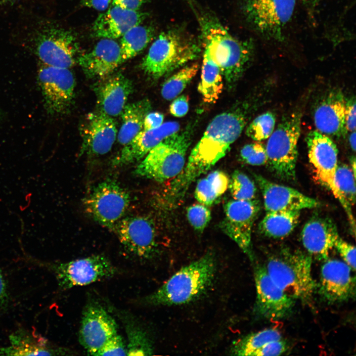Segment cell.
Segmentation results:
<instances>
[{
  "mask_svg": "<svg viewBox=\"0 0 356 356\" xmlns=\"http://www.w3.org/2000/svg\"><path fill=\"white\" fill-rule=\"evenodd\" d=\"M246 124V117L241 111L223 112L211 121L183 170L170 183L168 203L174 206L183 199L192 183L226 155Z\"/></svg>",
  "mask_w": 356,
  "mask_h": 356,
  "instance_id": "obj_1",
  "label": "cell"
},
{
  "mask_svg": "<svg viewBox=\"0 0 356 356\" xmlns=\"http://www.w3.org/2000/svg\"><path fill=\"white\" fill-rule=\"evenodd\" d=\"M204 50L219 66L229 85L241 77L252 59L253 44L234 38L221 22L209 14L198 19Z\"/></svg>",
  "mask_w": 356,
  "mask_h": 356,
  "instance_id": "obj_2",
  "label": "cell"
},
{
  "mask_svg": "<svg viewBox=\"0 0 356 356\" xmlns=\"http://www.w3.org/2000/svg\"><path fill=\"white\" fill-rule=\"evenodd\" d=\"M217 263L213 253L208 252L183 267L143 302L153 306H171L189 303L206 292L212 284Z\"/></svg>",
  "mask_w": 356,
  "mask_h": 356,
  "instance_id": "obj_3",
  "label": "cell"
},
{
  "mask_svg": "<svg viewBox=\"0 0 356 356\" xmlns=\"http://www.w3.org/2000/svg\"><path fill=\"white\" fill-rule=\"evenodd\" d=\"M200 51L195 40L180 29L172 28L159 35L141 66L148 75L158 79L196 58Z\"/></svg>",
  "mask_w": 356,
  "mask_h": 356,
  "instance_id": "obj_4",
  "label": "cell"
},
{
  "mask_svg": "<svg viewBox=\"0 0 356 356\" xmlns=\"http://www.w3.org/2000/svg\"><path fill=\"white\" fill-rule=\"evenodd\" d=\"M312 264L310 254L284 250L270 256L265 267L273 281L286 294L309 304L316 288Z\"/></svg>",
  "mask_w": 356,
  "mask_h": 356,
  "instance_id": "obj_5",
  "label": "cell"
},
{
  "mask_svg": "<svg viewBox=\"0 0 356 356\" xmlns=\"http://www.w3.org/2000/svg\"><path fill=\"white\" fill-rule=\"evenodd\" d=\"M296 0H243L247 22L266 42L284 44L293 22Z\"/></svg>",
  "mask_w": 356,
  "mask_h": 356,
  "instance_id": "obj_6",
  "label": "cell"
},
{
  "mask_svg": "<svg viewBox=\"0 0 356 356\" xmlns=\"http://www.w3.org/2000/svg\"><path fill=\"white\" fill-rule=\"evenodd\" d=\"M302 117L301 111L297 110L285 115L265 146L267 162L273 172L284 179L295 178Z\"/></svg>",
  "mask_w": 356,
  "mask_h": 356,
  "instance_id": "obj_7",
  "label": "cell"
},
{
  "mask_svg": "<svg viewBox=\"0 0 356 356\" xmlns=\"http://www.w3.org/2000/svg\"><path fill=\"white\" fill-rule=\"evenodd\" d=\"M190 143V134L186 132L168 136L145 156L134 174L158 182L175 178L185 166Z\"/></svg>",
  "mask_w": 356,
  "mask_h": 356,
  "instance_id": "obj_8",
  "label": "cell"
},
{
  "mask_svg": "<svg viewBox=\"0 0 356 356\" xmlns=\"http://www.w3.org/2000/svg\"><path fill=\"white\" fill-rule=\"evenodd\" d=\"M130 202L127 191L116 180L107 179L93 187L83 203L89 217L112 230L124 217Z\"/></svg>",
  "mask_w": 356,
  "mask_h": 356,
  "instance_id": "obj_9",
  "label": "cell"
},
{
  "mask_svg": "<svg viewBox=\"0 0 356 356\" xmlns=\"http://www.w3.org/2000/svg\"><path fill=\"white\" fill-rule=\"evenodd\" d=\"M306 141L309 161L317 179L339 200L349 221H353L352 206L345 200L335 184V175L338 165V149L336 144L330 137L316 130L308 134Z\"/></svg>",
  "mask_w": 356,
  "mask_h": 356,
  "instance_id": "obj_10",
  "label": "cell"
},
{
  "mask_svg": "<svg viewBox=\"0 0 356 356\" xmlns=\"http://www.w3.org/2000/svg\"><path fill=\"white\" fill-rule=\"evenodd\" d=\"M34 44L41 63L47 66L69 69L80 55L77 38L71 31L62 28H43L37 33Z\"/></svg>",
  "mask_w": 356,
  "mask_h": 356,
  "instance_id": "obj_11",
  "label": "cell"
},
{
  "mask_svg": "<svg viewBox=\"0 0 356 356\" xmlns=\"http://www.w3.org/2000/svg\"><path fill=\"white\" fill-rule=\"evenodd\" d=\"M38 81L47 113L59 115L67 112L74 99L76 85L74 75L69 69L41 63Z\"/></svg>",
  "mask_w": 356,
  "mask_h": 356,
  "instance_id": "obj_12",
  "label": "cell"
},
{
  "mask_svg": "<svg viewBox=\"0 0 356 356\" xmlns=\"http://www.w3.org/2000/svg\"><path fill=\"white\" fill-rule=\"evenodd\" d=\"M256 199H231L224 206V216L220 226L222 231L231 239L251 262L254 260L252 244V230L260 211Z\"/></svg>",
  "mask_w": 356,
  "mask_h": 356,
  "instance_id": "obj_13",
  "label": "cell"
},
{
  "mask_svg": "<svg viewBox=\"0 0 356 356\" xmlns=\"http://www.w3.org/2000/svg\"><path fill=\"white\" fill-rule=\"evenodd\" d=\"M59 287L68 289L84 286L114 276L118 270L110 260L102 255L59 264L54 268Z\"/></svg>",
  "mask_w": 356,
  "mask_h": 356,
  "instance_id": "obj_14",
  "label": "cell"
},
{
  "mask_svg": "<svg viewBox=\"0 0 356 356\" xmlns=\"http://www.w3.org/2000/svg\"><path fill=\"white\" fill-rule=\"evenodd\" d=\"M346 99L341 89L330 87L316 96L312 116L316 131L329 137L339 138L347 131L345 126Z\"/></svg>",
  "mask_w": 356,
  "mask_h": 356,
  "instance_id": "obj_15",
  "label": "cell"
},
{
  "mask_svg": "<svg viewBox=\"0 0 356 356\" xmlns=\"http://www.w3.org/2000/svg\"><path fill=\"white\" fill-rule=\"evenodd\" d=\"M112 230L125 248L134 256L148 259L155 254L156 232L148 218L135 216L122 218Z\"/></svg>",
  "mask_w": 356,
  "mask_h": 356,
  "instance_id": "obj_16",
  "label": "cell"
},
{
  "mask_svg": "<svg viewBox=\"0 0 356 356\" xmlns=\"http://www.w3.org/2000/svg\"><path fill=\"white\" fill-rule=\"evenodd\" d=\"M254 275L256 290L255 312L261 317L272 320L288 315L294 306V300L275 284L265 266L256 265Z\"/></svg>",
  "mask_w": 356,
  "mask_h": 356,
  "instance_id": "obj_17",
  "label": "cell"
},
{
  "mask_svg": "<svg viewBox=\"0 0 356 356\" xmlns=\"http://www.w3.org/2000/svg\"><path fill=\"white\" fill-rule=\"evenodd\" d=\"M117 333L115 320L100 304L93 301L86 305L82 313L79 340L89 355L94 356Z\"/></svg>",
  "mask_w": 356,
  "mask_h": 356,
  "instance_id": "obj_18",
  "label": "cell"
},
{
  "mask_svg": "<svg viewBox=\"0 0 356 356\" xmlns=\"http://www.w3.org/2000/svg\"><path fill=\"white\" fill-rule=\"evenodd\" d=\"M80 132L82 138L80 155H104L111 150L117 136L115 121L100 111L87 115Z\"/></svg>",
  "mask_w": 356,
  "mask_h": 356,
  "instance_id": "obj_19",
  "label": "cell"
},
{
  "mask_svg": "<svg viewBox=\"0 0 356 356\" xmlns=\"http://www.w3.org/2000/svg\"><path fill=\"white\" fill-rule=\"evenodd\" d=\"M321 268L319 292L331 303H340L355 298V277L352 268L344 262L326 260Z\"/></svg>",
  "mask_w": 356,
  "mask_h": 356,
  "instance_id": "obj_20",
  "label": "cell"
},
{
  "mask_svg": "<svg viewBox=\"0 0 356 356\" xmlns=\"http://www.w3.org/2000/svg\"><path fill=\"white\" fill-rule=\"evenodd\" d=\"M256 180L261 189L266 212L301 211L318 206V202L293 188L274 183L259 175Z\"/></svg>",
  "mask_w": 356,
  "mask_h": 356,
  "instance_id": "obj_21",
  "label": "cell"
},
{
  "mask_svg": "<svg viewBox=\"0 0 356 356\" xmlns=\"http://www.w3.org/2000/svg\"><path fill=\"white\" fill-rule=\"evenodd\" d=\"M77 62L88 78H105L123 63L120 44L113 39H101L90 51L80 55Z\"/></svg>",
  "mask_w": 356,
  "mask_h": 356,
  "instance_id": "obj_22",
  "label": "cell"
},
{
  "mask_svg": "<svg viewBox=\"0 0 356 356\" xmlns=\"http://www.w3.org/2000/svg\"><path fill=\"white\" fill-rule=\"evenodd\" d=\"M303 245L311 256L318 260L328 259L339 237L337 226L327 217L315 216L305 224L301 232Z\"/></svg>",
  "mask_w": 356,
  "mask_h": 356,
  "instance_id": "obj_23",
  "label": "cell"
},
{
  "mask_svg": "<svg viewBox=\"0 0 356 356\" xmlns=\"http://www.w3.org/2000/svg\"><path fill=\"white\" fill-rule=\"evenodd\" d=\"M179 124L170 121L149 130H142L114 159V166H122L142 159L154 147L168 136L178 132Z\"/></svg>",
  "mask_w": 356,
  "mask_h": 356,
  "instance_id": "obj_24",
  "label": "cell"
},
{
  "mask_svg": "<svg viewBox=\"0 0 356 356\" xmlns=\"http://www.w3.org/2000/svg\"><path fill=\"white\" fill-rule=\"evenodd\" d=\"M112 5L94 22L91 31L94 37L113 40L121 37L132 27L140 24L147 16L146 13L138 10Z\"/></svg>",
  "mask_w": 356,
  "mask_h": 356,
  "instance_id": "obj_25",
  "label": "cell"
},
{
  "mask_svg": "<svg viewBox=\"0 0 356 356\" xmlns=\"http://www.w3.org/2000/svg\"><path fill=\"white\" fill-rule=\"evenodd\" d=\"M103 79L94 88L99 111L112 117L118 116L133 91V83L120 73Z\"/></svg>",
  "mask_w": 356,
  "mask_h": 356,
  "instance_id": "obj_26",
  "label": "cell"
},
{
  "mask_svg": "<svg viewBox=\"0 0 356 356\" xmlns=\"http://www.w3.org/2000/svg\"><path fill=\"white\" fill-rule=\"evenodd\" d=\"M151 108L147 99L126 105L121 114L122 122L117 136L119 143L128 144L143 130L145 117Z\"/></svg>",
  "mask_w": 356,
  "mask_h": 356,
  "instance_id": "obj_27",
  "label": "cell"
},
{
  "mask_svg": "<svg viewBox=\"0 0 356 356\" xmlns=\"http://www.w3.org/2000/svg\"><path fill=\"white\" fill-rule=\"evenodd\" d=\"M223 75L219 66L204 50L198 90L205 102H216L223 87Z\"/></svg>",
  "mask_w": 356,
  "mask_h": 356,
  "instance_id": "obj_28",
  "label": "cell"
},
{
  "mask_svg": "<svg viewBox=\"0 0 356 356\" xmlns=\"http://www.w3.org/2000/svg\"><path fill=\"white\" fill-rule=\"evenodd\" d=\"M300 211H279L266 212L260 222L259 230L265 235L280 238L289 235L296 226Z\"/></svg>",
  "mask_w": 356,
  "mask_h": 356,
  "instance_id": "obj_29",
  "label": "cell"
},
{
  "mask_svg": "<svg viewBox=\"0 0 356 356\" xmlns=\"http://www.w3.org/2000/svg\"><path fill=\"white\" fill-rule=\"evenodd\" d=\"M229 178L224 172L216 170L197 182L194 197L199 203L210 206L217 203L228 187Z\"/></svg>",
  "mask_w": 356,
  "mask_h": 356,
  "instance_id": "obj_30",
  "label": "cell"
},
{
  "mask_svg": "<svg viewBox=\"0 0 356 356\" xmlns=\"http://www.w3.org/2000/svg\"><path fill=\"white\" fill-rule=\"evenodd\" d=\"M154 34L153 27L140 24L126 32L121 37L119 44L122 62L132 59L143 50L153 39Z\"/></svg>",
  "mask_w": 356,
  "mask_h": 356,
  "instance_id": "obj_31",
  "label": "cell"
},
{
  "mask_svg": "<svg viewBox=\"0 0 356 356\" xmlns=\"http://www.w3.org/2000/svg\"><path fill=\"white\" fill-rule=\"evenodd\" d=\"M122 316L128 337L127 356L152 355L154 351L153 344L145 329L130 316Z\"/></svg>",
  "mask_w": 356,
  "mask_h": 356,
  "instance_id": "obj_32",
  "label": "cell"
},
{
  "mask_svg": "<svg viewBox=\"0 0 356 356\" xmlns=\"http://www.w3.org/2000/svg\"><path fill=\"white\" fill-rule=\"evenodd\" d=\"M282 339L280 332L276 329L268 328L252 333L234 342L230 353L232 355L252 356V354L270 341Z\"/></svg>",
  "mask_w": 356,
  "mask_h": 356,
  "instance_id": "obj_33",
  "label": "cell"
},
{
  "mask_svg": "<svg viewBox=\"0 0 356 356\" xmlns=\"http://www.w3.org/2000/svg\"><path fill=\"white\" fill-rule=\"evenodd\" d=\"M198 69V64L193 63L186 65L171 76L162 85V97L168 100L177 97L196 75Z\"/></svg>",
  "mask_w": 356,
  "mask_h": 356,
  "instance_id": "obj_34",
  "label": "cell"
},
{
  "mask_svg": "<svg viewBox=\"0 0 356 356\" xmlns=\"http://www.w3.org/2000/svg\"><path fill=\"white\" fill-rule=\"evenodd\" d=\"M11 346L1 350L4 355L12 356H50L65 352L59 350H54L45 346L44 343H38L31 341L30 339L24 338L19 336L11 337Z\"/></svg>",
  "mask_w": 356,
  "mask_h": 356,
  "instance_id": "obj_35",
  "label": "cell"
},
{
  "mask_svg": "<svg viewBox=\"0 0 356 356\" xmlns=\"http://www.w3.org/2000/svg\"><path fill=\"white\" fill-rule=\"evenodd\" d=\"M228 188L233 199L251 200L255 198V183L244 173L235 170L229 178Z\"/></svg>",
  "mask_w": 356,
  "mask_h": 356,
  "instance_id": "obj_36",
  "label": "cell"
},
{
  "mask_svg": "<svg viewBox=\"0 0 356 356\" xmlns=\"http://www.w3.org/2000/svg\"><path fill=\"white\" fill-rule=\"evenodd\" d=\"M276 117L271 112H266L256 117L246 130V135L255 141L267 139L273 132Z\"/></svg>",
  "mask_w": 356,
  "mask_h": 356,
  "instance_id": "obj_37",
  "label": "cell"
},
{
  "mask_svg": "<svg viewBox=\"0 0 356 356\" xmlns=\"http://www.w3.org/2000/svg\"><path fill=\"white\" fill-rule=\"evenodd\" d=\"M356 176L351 167L338 165L335 175V184L345 200L351 206L356 202Z\"/></svg>",
  "mask_w": 356,
  "mask_h": 356,
  "instance_id": "obj_38",
  "label": "cell"
},
{
  "mask_svg": "<svg viewBox=\"0 0 356 356\" xmlns=\"http://www.w3.org/2000/svg\"><path fill=\"white\" fill-rule=\"evenodd\" d=\"M186 216L192 227L201 232L211 221V212L208 206L200 203H196L187 208Z\"/></svg>",
  "mask_w": 356,
  "mask_h": 356,
  "instance_id": "obj_39",
  "label": "cell"
},
{
  "mask_svg": "<svg viewBox=\"0 0 356 356\" xmlns=\"http://www.w3.org/2000/svg\"><path fill=\"white\" fill-rule=\"evenodd\" d=\"M240 155L246 163L252 166H261L267 161L266 146L260 141L245 145L241 149Z\"/></svg>",
  "mask_w": 356,
  "mask_h": 356,
  "instance_id": "obj_40",
  "label": "cell"
},
{
  "mask_svg": "<svg viewBox=\"0 0 356 356\" xmlns=\"http://www.w3.org/2000/svg\"><path fill=\"white\" fill-rule=\"evenodd\" d=\"M127 346L118 333L109 339L94 356H126Z\"/></svg>",
  "mask_w": 356,
  "mask_h": 356,
  "instance_id": "obj_41",
  "label": "cell"
},
{
  "mask_svg": "<svg viewBox=\"0 0 356 356\" xmlns=\"http://www.w3.org/2000/svg\"><path fill=\"white\" fill-rule=\"evenodd\" d=\"M334 248L336 249L340 256L352 269H356V248L355 246L345 241L340 237L336 241Z\"/></svg>",
  "mask_w": 356,
  "mask_h": 356,
  "instance_id": "obj_42",
  "label": "cell"
},
{
  "mask_svg": "<svg viewBox=\"0 0 356 356\" xmlns=\"http://www.w3.org/2000/svg\"><path fill=\"white\" fill-rule=\"evenodd\" d=\"M286 342L282 339L270 341L254 352L252 356H279L287 350Z\"/></svg>",
  "mask_w": 356,
  "mask_h": 356,
  "instance_id": "obj_43",
  "label": "cell"
},
{
  "mask_svg": "<svg viewBox=\"0 0 356 356\" xmlns=\"http://www.w3.org/2000/svg\"><path fill=\"white\" fill-rule=\"evenodd\" d=\"M345 126L347 132L356 131V99L354 96L346 99Z\"/></svg>",
  "mask_w": 356,
  "mask_h": 356,
  "instance_id": "obj_44",
  "label": "cell"
},
{
  "mask_svg": "<svg viewBox=\"0 0 356 356\" xmlns=\"http://www.w3.org/2000/svg\"><path fill=\"white\" fill-rule=\"evenodd\" d=\"M188 98L186 95L177 97L170 106V113L176 117L184 116L188 112Z\"/></svg>",
  "mask_w": 356,
  "mask_h": 356,
  "instance_id": "obj_45",
  "label": "cell"
},
{
  "mask_svg": "<svg viewBox=\"0 0 356 356\" xmlns=\"http://www.w3.org/2000/svg\"><path fill=\"white\" fill-rule=\"evenodd\" d=\"M164 120V115L158 112H149L145 117L143 130H149L160 126Z\"/></svg>",
  "mask_w": 356,
  "mask_h": 356,
  "instance_id": "obj_46",
  "label": "cell"
},
{
  "mask_svg": "<svg viewBox=\"0 0 356 356\" xmlns=\"http://www.w3.org/2000/svg\"><path fill=\"white\" fill-rule=\"evenodd\" d=\"M149 0H112V5L126 9L138 10L142 5Z\"/></svg>",
  "mask_w": 356,
  "mask_h": 356,
  "instance_id": "obj_47",
  "label": "cell"
},
{
  "mask_svg": "<svg viewBox=\"0 0 356 356\" xmlns=\"http://www.w3.org/2000/svg\"><path fill=\"white\" fill-rule=\"evenodd\" d=\"M112 0H81V4L86 7L96 10L105 11L109 6Z\"/></svg>",
  "mask_w": 356,
  "mask_h": 356,
  "instance_id": "obj_48",
  "label": "cell"
},
{
  "mask_svg": "<svg viewBox=\"0 0 356 356\" xmlns=\"http://www.w3.org/2000/svg\"><path fill=\"white\" fill-rule=\"evenodd\" d=\"M7 298L6 287L5 280L0 271V307L4 304Z\"/></svg>",
  "mask_w": 356,
  "mask_h": 356,
  "instance_id": "obj_49",
  "label": "cell"
},
{
  "mask_svg": "<svg viewBox=\"0 0 356 356\" xmlns=\"http://www.w3.org/2000/svg\"><path fill=\"white\" fill-rule=\"evenodd\" d=\"M356 131L350 132V134L349 136V144H350V146L352 150L354 152L356 151Z\"/></svg>",
  "mask_w": 356,
  "mask_h": 356,
  "instance_id": "obj_50",
  "label": "cell"
},
{
  "mask_svg": "<svg viewBox=\"0 0 356 356\" xmlns=\"http://www.w3.org/2000/svg\"><path fill=\"white\" fill-rule=\"evenodd\" d=\"M305 3L312 7L316 5L322 0H304Z\"/></svg>",
  "mask_w": 356,
  "mask_h": 356,
  "instance_id": "obj_51",
  "label": "cell"
},
{
  "mask_svg": "<svg viewBox=\"0 0 356 356\" xmlns=\"http://www.w3.org/2000/svg\"><path fill=\"white\" fill-rule=\"evenodd\" d=\"M351 169L352 172H353L354 175L356 176V158L355 157H352L351 160Z\"/></svg>",
  "mask_w": 356,
  "mask_h": 356,
  "instance_id": "obj_52",
  "label": "cell"
},
{
  "mask_svg": "<svg viewBox=\"0 0 356 356\" xmlns=\"http://www.w3.org/2000/svg\"><path fill=\"white\" fill-rule=\"evenodd\" d=\"M16 0H0V3H7L15 1Z\"/></svg>",
  "mask_w": 356,
  "mask_h": 356,
  "instance_id": "obj_53",
  "label": "cell"
}]
</instances>
